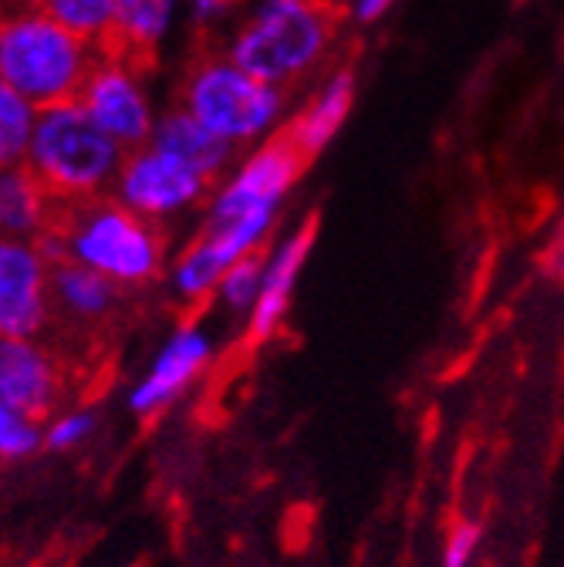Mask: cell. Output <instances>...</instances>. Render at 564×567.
Instances as JSON below:
<instances>
[{
	"label": "cell",
	"instance_id": "ffe728a7",
	"mask_svg": "<svg viewBox=\"0 0 564 567\" xmlns=\"http://www.w3.org/2000/svg\"><path fill=\"white\" fill-rule=\"evenodd\" d=\"M38 450H44V422L21 409L0 405V463H24Z\"/></svg>",
	"mask_w": 564,
	"mask_h": 567
},
{
	"label": "cell",
	"instance_id": "5bb4252c",
	"mask_svg": "<svg viewBox=\"0 0 564 567\" xmlns=\"http://www.w3.org/2000/svg\"><path fill=\"white\" fill-rule=\"evenodd\" d=\"M146 146L170 156V159H176V163H183L186 169H193L206 183H214L237 153V146H230V142H224L221 135L203 128L183 109H176V112L163 115L160 122H153Z\"/></svg>",
	"mask_w": 564,
	"mask_h": 567
},
{
	"label": "cell",
	"instance_id": "ba28073f",
	"mask_svg": "<svg viewBox=\"0 0 564 567\" xmlns=\"http://www.w3.org/2000/svg\"><path fill=\"white\" fill-rule=\"evenodd\" d=\"M75 102L99 125V132H105L122 153L143 150L150 142L153 112H150V102H146L143 89H139L135 75H129L125 68L95 58Z\"/></svg>",
	"mask_w": 564,
	"mask_h": 567
},
{
	"label": "cell",
	"instance_id": "9c48e42d",
	"mask_svg": "<svg viewBox=\"0 0 564 567\" xmlns=\"http://www.w3.org/2000/svg\"><path fill=\"white\" fill-rule=\"evenodd\" d=\"M48 270L34 244L0 237V338H34L48 324Z\"/></svg>",
	"mask_w": 564,
	"mask_h": 567
},
{
	"label": "cell",
	"instance_id": "e0dca14e",
	"mask_svg": "<svg viewBox=\"0 0 564 567\" xmlns=\"http://www.w3.org/2000/svg\"><path fill=\"white\" fill-rule=\"evenodd\" d=\"M48 291L51 301H58L68 315H75L82 321L105 318L119 298V288L112 280L72 260H61L48 270Z\"/></svg>",
	"mask_w": 564,
	"mask_h": 567
},
{
	"label": "cell",
	"instance_id": "603a6c76",
	"mask_svg": "<svg viewBox=\"0 0 564 567\" xmlns=\"http://www.w3.org/2000/svg\"><path fill=\"white\" fill-rule=\"evenodd\" d=\"M480 524L473 520H460L453 524V530L447 534V544H443V567H470L476 550H480Z\"/></svg>",
	"mask_w": 564,
	"mask_h": 567
},
{
	"label": "cell",
	"instance_id": "7a4b0ae2",
	"mask_svg": "<svg viewBox=\"0 0 564 567\" xmlns=\"http://www.w3.org/2000/svg\"><path fill=\"white\" fill-rule=\"evenodd\" d=\"M92 64L95 51L44 11H18L0 21V85L18 92L34 112L75 102Z\"/></svg>",
	"mask_w": 564,
	"mask_h": 567
},
{
	"label": "cell",
	"instance_id": "8fae6325",
	"mask_svg": "<svg viewBox=\"0 0 564 567\" xmlns=\"http://www.w3.org/2000/svg\"><path fill=\"white\" fill-rule=\"evenodd\" d=\"M173 0H119L115 14L92 48L99 61H112L129 75H150L156 68L160 38L170 24Z\"/></svg>",
	"mask_w": 564,
	"mask_h": 567
},
{
	"label": "cell",
	"instance_id": "484cf974",
	"mask_svg": "<svg viewBox=\"0 0 564 567\" xmlns=\"http://www.w3.org/2000/svg\"><path fill=\"white\" fill-rule=\"evenodd\" d=\"M14 8H21V11H34L38 4H44V0H11Z\"/></svg>",
	"mask_w": 564,
	"mask_h": 567
},
{
	"label": "cell",
	"instance_id": "7402d4cb",
	"mask_svg": "<svg viewBox=\"0 0 564 567\" xmlns=\"http://www.w3.org/2000/svg\"><path fill=\"white\" fill-rule=\"evenodd\" d=\"M95 412L89 409H72V412H61L54 415L48 425H44V446L54 450V453H64V450H75L82 446L92 433H95Z\"/></svg>",
	"mask_w": 564,
	"mask_h": 567
},
{
	"label": "cell",
	"instance_id": "2e32d148",
	"mask_svg": "<svg viewBox=\"0 0 564 567\" xmlns=\"http://www.w3.org/2000/svg\"><path fill=\"white\" fill-rule=\"evenodd\" d=\"M351 102H356V75H351V68L345 64L328 79V85L311 102V109L301 112L291 125H285L291 132V138H295V146L308 159H315L335 138V132L341 128V122L351 112Z\"/></svg>",
	"mask_w": 564,
	"mask_h": 567
},
{
	"label": "cell",
	"instance_id": "7c38bea8",
	"mask_svg": "<svg viewBox=\"0 0 564 567\" xmlns=\"http://www.w3.org/2000/svg\"><path fill=\"white\" fill-rule=\"evenodd\" d=\"M61 395V372L34 338H0V405L34 419L51 415Z\"/></svg>",
	"mask_w": 564,
	"mask_h": 567
},
{
	"label": "cell",
	"instance_id": "d6986e66",
	"mask_svg": "<svg viewBox=\"0 0 564 567\" xmlns=\"http://www.w3.org/2000/svg\"><path fill=\"white\" fill-rule=\"evenodd\" d=\"M119 0H44V14L89 48L105 34Z\"/></svg>",
	"mask_w": 564,
	"mask_h": 567
},
{
	"label": "cell",
	"instance_id": "4fadbf2b",
	"mask_svg": "<svg viewBox=\"0 0 564 567\" xmlns=\"http://www.w3.org/2000/svg\"><path fill=\"white\" fill-rule=\"evenodd\" d=\"M315 230L318 220L311 217L308 224H301L291 237L280 240L270 257H264V274H260V295L254 301L250 318V338L254 341H267L270 334H277L280 321H285L288 308H291V295H295V284L298 274L315 247Z\"/></svg>",
	"mask_w": 564,
	"mask_h": 567
},
{
	"label": "cell",
	"instance_id": "52a82bcc",
	"mask_svg": "<svg viewBox=\"0 0 564 567\" xmlns=\"http://www.w3.org/2000/svg\"><path fill=\"white\" fill-rule=\"evenodd\" d=\"M206 186L209 183L203 176H196L183 163H176L150 146L122 156V166L115 173L119 203L150 224L173 217V213L199 203Z\"/></svg>",
	"mask_w": 564,
	"mask_h": 567
},
{
	"label": "cell",
	"instance_id": "8992f818",
	"mask_svg": "<svg viewBox=\"0 0 564 567\" xmlns=\"http://www.w3.org/2000/svg\"><path fill=\"white\" fill-rule=\"evenodd\" d=\"M308 163L311 159L295 146L291 132L280 128L237 169L234 179L224 183V189H217L203 230L247 227V230L270 234L280 199L291 193V186L298 183Z\"/></svg>",
	"mask_w": 564,
	"mask_h": 567
},
{
	"label": "cell",
	"instance_id": "3957f363",
	"mask_svg": "<svg viewBox=\"0 0 564 567\" xmlns=\"http://www.w3.org/2000/svg\"><path fill=\"white\" fill-rule=\"evenodd\" d=\"M122 156L79 102H64L38 112L24 166L54 203H85L115 183Z\"/></svg>",
	"mask_w": 564,
	"mask_h": 567
},
{
	"label": "cell",
	"instance_id": "44dd1931",
	"mask_svg": "<svg viewBox=\"0 0 564 567\" xmlns=\"http://www.w3.org/2000/svg\"><path fill=\"white\" fill-rule=\"evenodd\" d=\"M260 274H264V257L250 254L244 260H237L234 267L224 270V277L217 280L214 295L221 298V305L234 315H250L254 301L260 295Z\"/></svg>",
	"mask_w": 564,
	"mask_h": 567
},
{
	"label": "cell",
	"instance_id": "277c9868",
	"mask_svg": "<svg viewBox=\"0 0 564 567\" xmlns=\"http://www.w3.org/2000/svg\"><path fill=\"white\" fill-rule=\"evenodd\" d=\"M68 217L51 224L61 237L64 260L82 264L115 288H135L163 270V237L160 230L135 217L119 199L95 196L85 203H64Z\"/></svg>",
	"mask_w": 564,
	"mask_h": 567
},
{
	"label": "cell",
	"instance_id": "30bf717a",
	"mask_svg": "<svg viewBox=\"0 0 564 567\" xmlns=\"http://www.w3.org/2000/svg\"><path fill=\"white\" fill-rule=\"evenodd\" d=\"M209 354H214V341L199 324L176 328L156 354V362L150 365L146 379L129 392V409L135 415H156L170 409L206 369Z\"/></svg>",
	"mask_w": 564,
	"mask_h": 567
},
{
	"label": "cell",
	"instance_id": "ac0fdd59",
	"mask_svg": "<svg viewBox=\"0 0 564 567\" xmlns=\"http://www.w3.org/2000/svg\"><path fill=\"white\" fill-rule=\"evenodd\" d=\"M34 122L38 112L18 92L0 85V169L21 166L28 159Z\"/></svg>",
	"mask_w": 564,
	"mask_h": 567
},
{
	"label": "cell",
	"instance_id": "6da1fadb",
	"mask_svg": "<svg viewBox=\"0 0 564 567\" xmlns=\"http://www.w3.org/2000/svg\"><path fill=\"white\" fill-rule=\"evenodd\" d=\"M341 24L338 0H267L227 58L250 79L285 92L331 58Z\"/></svg>",
	"mask_w": 564,
	"mask_h": 567
},
{
	"label": "cell",
	"instance_id": "5b68a950",
	"mask_svg": "<svg viewBox=\"0 0 564 567\" xmlns=\"http://www.w3.org/2000/svg\"><path fill=\"white\" fill-rule=\"evenodd\" d=\"M180 95L183 112L230 146L267 132L285 109V92L250 79L227 54L206 44L193 51Z\"/></svg>",
	"mask_w": 564,
	"mask_h": 567
},
{
	"label": "cell",
	"instance_id": "cb8c5ba5",
	"mask_svg": "<svg viewBox=\"0 0 564 567\" xmlns=\"http://www.w3.org/2000/svg\"><path fill=\"white\" fill-rule=\"evenodd\" d=\"M389 4H392V0H359V18L362 21H376Z\"/></svg>",
	"mask_w": 564,
	"mask_h": 567
},
{
	"label": "cell",
	"instance_id": "d4e9b609",
	"mask_svg": "<svg viewBox=\"0 0 564 567\" xmlns=\"http://www.w3.org/2000/svg\"><path fill=\"white\" fill-rule=\"evenodd\" d=\"M193 4L199 8V14L206 18V14H217V11H224L227 4H237V0H193Z\"/></svg>",
	"mask_w": 564,
	"mask_h": 567
},
{
	"label": "cell",
	"instance_id": "9a60e30c",
	"mask_svg": "<svg viewBox=\"0 0 564 567\" xmlns=\"http://www.w3.org/2000/svg\"><path fill=\"white\" fill-rule=\"evenodd\" d=\"M54 224V199L21 163L0 169V237L34 244Z\"/></svg>",
	"mask_w": 564,
	"mask_h": 567
}]
</instances>
